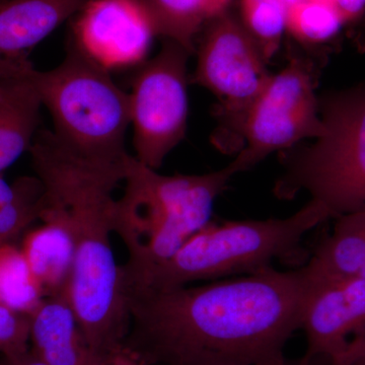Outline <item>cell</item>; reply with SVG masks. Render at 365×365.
Masks as SVG:
<instances>
[{"instance_id":"1","label":"cell","mask_w":365,"mask_h":365,"mask_svg":"<svg viewBox=\"0 0 365 365\" xmlns=\"http://www.w3.org/2000/svg\"><path fill=\"white\" fill-rule=\"evenodd\" d=\"M313 289L304 266L203 285L127 290L124 347L144 365H289Z\"/></svg>"},{"instance_id":"2","label":"cell","mask_w":365,"mask_h":365,"mask_svg":"<svg viewBox=\"0 0 365 365\" xmlns=\"http://www.w3.org/2000/svg\"><path fill=\"white\" fill-rule=\"evenodd\" d=\"M29 153L44 187L41 218L58 220L71 237L68 295L86 343L96 356L117 351L129 328L123 274L111 242L114 193L124 181V160L102 163L81 157L47 129L38 130Z\"/></svg>"},{"instance_id":"3","label":"cell","mask_w":365,"mask_h":365,"mask_svg":"<svg viewBox=\"0 0 365 365\" xmlns=\"http://www.w3.org/2000/svg\"><path fill=\"white\" fill-rule=\"evenodd\" d=\"M124 192L117 198L114 234L126 247L125 290L170 258L212 218L215 200L237 175L232 165L203 175H162L127 153Z\"/></svg>"},{"instance_id":"4","label":"cell","mask_w":365,"mask_h":365,"mask_svg":"<svg viewBox=\"0 0 365 365\" xmlns=\"http://www.w3.org/2000/svg\"><path fill=\"white\" fill-rule=\"evenodd\" d=\"M329 220L330 213L321 203L309 200L284 218L211 220L126 290L165 289L248 275L274 267V262L300 267L309 256L304 237Z\"/></svg>"},{"instance_id":"5","label":"cell","mask_w":365,"mask_h":365,"mask_svg":"<svg viewBox=\"0 0 365 365\" xmlns=\"http://www.w3.org/2000/svg\"><path fill=\"white\" fill-rule=\"evenodd\" d=\"M0 71L32 86L51 115L53 132L69 150L97 162H123L131 125L129 93L71 40L66 58L51 71H38L29 58L0 61Z\"/></svg>"},{"instance_id":"6","label":"cell","mask_w":365,"mask_h":365,"mask_svg":"<svg viewBox=\"0 0 365 365\" xmlns=\"http://www.w3.org/2000/svg\"><path fill=\"white\" fill-rule=\"evenodd\" d=\"M319 114L325 133L311 145L288 150L274 195L292 200L309 194L331 220L365 211V86L322 98Z\"/></svg>"},{"instance_id":"7","label":"cell","mask_w":365,"mask_h":365,"mask_svg":"<svg viewBox=\"0 0 365 365\" xmlns=\"http://www.w3.org/2000/svg\"><path fill=\"white\" fill-rule=\"evenodd\" d=\"M198 39L191 81L217 98L211 141L223 153H239L250 112L272 74L241 20L228 9L209 21Z\"/></svg>"},{"instance_id":"8","label":"cell","mask_w":365,"mask_h":365,"mask_svg":"<svg viewBox=\"0 0 365 365\" xmlns=\"http://www.w3.org/2000/svg\"><path fill=\"white\" fill-rule=\"evenodd\" d=\"M317 71L307 57L290 54L282 71L272 74L250 112L245 145L230 163L246 172L275 151L288 150L306 138L325 133L316 95Z\"/></svg>"},{"instance_id":"9","label":"cell","mask_w":365,"mask_h":365,"mask_svg":"<svg viewBox=\"0 0 365 365\" xmlns=\"http://www.w3.org/2000/svg\"><path fill=\"white\" fill-rule=\"evenodd\" d=\"M191 54L163 40L160 51L138 69L129 93L134 157L158 170L185 138L188 124V74Z\"/></svg>"},{"instance_id":"10","label":"cell","mask_w":365,"mask_h":365,"mask_svg":"<svg viewBox=\"0 0 365 365\" xmlns=\"http://www.w3.org/2000/svg\"><path fill=\"white\" fill-rule=\"evenodd\" d=\"M141 0H91L69 40L108 71L143 63L155 37Z\"/></svg>"},{"instance_id":"11","label":"cell","mask_w":365,"mask_h":365,"mask_svg":"<svg viewBox=\"0 0 365 365\" xmlns=\"http://www.w3.org/2000/svg\"><path fill=\"white\" fill-rule=\"evenodd\" d=\"M312 281L300 329L307 339L304 357L319 365H332L365 333V278Z\"/></svg>"},{"instance_id":"12","label":"cell","mask_w":365,"mask_h":365,"mask_svg":"<svg viewBox=\"0 0 365 365\" xmlns=\"http://www.w3.org/2000/svg\"><path fill=\"white\" fill-rule=\"evenodd\" d=\"M91 0H0V61L29 53Z\"/></svg>"},{"instance_id":"13","label":"cell","mask_w":365,"mask_h":365,"mask_svg":"<svg viewBox=\"0 0 365 365\" xmlns=\"http://www.w3.org/2000/svg\"><path fill=\"white\" fill-rule=\"evenodd\" d=\"M32 352L48 365H95L68 292L46 297L30 314Z\"/></svg>"},{"instance_id":"14","label":"cell","mask_w":365,"mask_h":365,"mask_svg":"<svg viewBox=\"0 0 365 365\" xmlns=\"http://www.w3.org/2000/svg\"><path fill=\"white\" fill-rule=\"evenodd\" d=\"M0 176L26 151L39 130L43 107L32 86L25 79L0 71Z\"/></svg>"},{"instance_id":"15","label":"cell","mask_w":365,"mask_h":365,"mask_svg":"<svg viewBox=\"0 0 365 365\" xmlns=\"http://www.w3.org/2000/svg\"><path fill=\"white\" fill-rule=\"evenodd\" d=\"M42 225L26 234L21 252L46 297L68 292L74 266L71 235L58 220L41 218Z\"/></svg>"},{"instance_id":"16","label":"cell","mask_w":365,"mask_h":365,"mask_svg":"<svg viewBox=\"0 0 365 365\" xmlns=\"http://www.w3.org/2000/svg\"><path fill=\"white\" fill-rule=\"evenodd\" d=\"M302 266L314 280L365 278V211L335 218L332 232L309 252Z\"/></svg>"},{"instance_id":"17","label":"cell","mask_w":365,"mask_h":365,"mask_svg":"<svg viewBox=\"0 0 365 365\" xmlns=\"http://www.w3.org/2000/svg\"><path fill=\"white\" fill-rule=\"evenodd\" d=\"M232 0H141L155 36L173 41L190 54L209 21L220 16Z\"/></svg>"},{"instance_id":"18","label":"cell","mask_w":365,"mask_h":365,"mask_svg":"<svg viewBox=\"0 0 365 365\" xmlns=\"http://www.w3.org/2000/svg\"><path fill=\"white\" fill-rule=\"evenodd\" d=\"M44 207V187L39 178L21 177L11 184L0 176V246L40 220Z\"/></svg>"},{"instance_id":"19","label":"cell","mask_w":365,"mask_h":365,"mask_svg":"<svg viewBox=\"0 0 365 365\" xmlns=\"http://www.w3.org/2000/svg\"><path fill=\"white\" fill-rule=\"evenodd\" d=\"M45 299L21 249L11 242L0 246V306L31 314Z\"/></svg>"},{"instance_id":"20","label":"cell","mask_w":365,"mask_h":365,"mask_svg":"<svg viewBox=\"0 0 365 365\" xmlns=\"http://www.w3.org/2000/svg\"><path fill=\"white\" fill-rule=\"evenodd\" d=\"M287 7L283 0H242V26L268 63L279 50L287 30Z\"/></svg>"},{"instance_id":"21","label":"cell","mask_w":365,"mask_h":365,"mask_svg":"<svg viewBox=\"0 0 365 365\" xmlns=\"http://www.w3.org/2000/svg\"><path fill=\"white\" fill-rule=\"evenodd\" d=\"M344 26L332 4L302 0L287 9V30L304 45L326 44L335 39Z\"/></svg>"},{"instance_id":"22","label":"cell","mask_w":365,"mask_h":365,"mask_svg":"<svg viewBox=\"0 0 365 365\" xmlns=\"http://www.w3.org/2000/svg\"><path fill=\"white\" fill-rule=\"evenodd\" d=\"M30 342V316L0 306V354L7 357L26 352Z\"/></svg>"},{"instance_id":"23","label":"cell","mask_w":365,"mask_h":365,"mask_svg":"<svg viewBox=\"0 0 365 365\" xmlns=\"http://www.w3.org/2000/svg\"><path fill=\"white\" fill-rule=\"evenodd\" d=\"M332 6L345 25L356 23L365 14V0H332Z\"/></svg>"},{"instance_id":"24","label":"cell","mask_w":365,"mask_h":365,"mask_svg":"<svg viewBox=\"0 0 365 365\" xmlns=\"http://www.w3.org/2000/svg\"><path fill=\"white\" fill-rule=\"evenodd\" d=\"M332 365H365V333L352 341Z\"/></svg>"},{"instance_id":"25","label":"cell","mask_w":365,"mask_h":365,"mask_svg":"<svg viewBox=\"0 0 365 365\" xmlns=\"http://www.w3.org/2000/svg\"><path fill=\"white\" fill-rule=\"evenodd\" d=\"M95 365H144V364L123 346V348L117 351L110 353L105 356H98Z\"/></svg>"},{"instance_id":"26","label":"cell","mask_w":365,"mask_h":365,"mask_svg":"<svg viewBox=\"0 0 365 365\" xmlns=\"http://www.w3.org/2000/svg\"><path fill=\"white\" fill-rule=\"evenodd\" d=\"M6 365H48L42 361L39 357L36 356L32 351L26 350L21 354L14 356L7 357Z\"/></svg>"},{"instance_id":"27","label":"cell","mask_w":365,"mask_h":365,"mask_svg":"<svg viewBox=\"0 0 365 365\" xmlns=\"http://www.w3.org/2000/svg\"><path fill=\"white\" fill-rule=\"evenodd\" d=\"M289 365H318L314 364L313 361H309V360H307L304 359V357H302V359H297V360H292V364Z\"/></svg>"},{"instance_id":"28","label":"cell","mask_w":365,"mask_h":365,"mask_svg":"<svg viewBox=\"0 0 365 365\" xmlns=\"http://www.w3.org/2000/svg\"><path fill=\"white\" fill-rule=\"evenodd\" d=\"M299 1H302V0H283V2H284V4L287 6V9L288 7L294 6V4H297V2Z\"/></svg>"},{"instance_id":"29","label":"cell","mask_w":365,"mask_h":365,"mask_svg":"<svg viewBox=\"0 0 365 365\" xmlns=\"http://www.w3.org/2000/svg\"><path fill=\"white\" fill-rule=\"evenodd\" d=\"M2 98V88L1 86H0V98Z\"/></svg>"}]
</instances>
